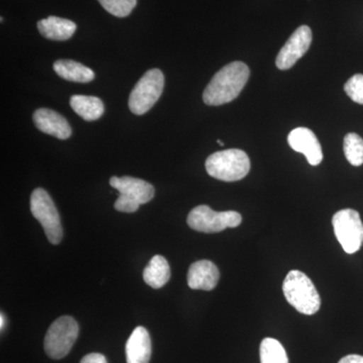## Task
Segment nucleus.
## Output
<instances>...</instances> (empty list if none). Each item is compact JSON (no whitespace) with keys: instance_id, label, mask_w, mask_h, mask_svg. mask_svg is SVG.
Listing matches in <instances>:
<instances>
[{"instance_id":"nucleus-1","label":"nucleus","mask_w":363,"mask_h":363,"mask_svg":"<svg viewBox=\"0 0 363 363\" xmlns=\"http://www.w3.org/2000/svg\"><path fill=\"white\" fill-rule=\"evenodd\" d=\"M250 72L243 62H233L217 72L203 93V101L210 106L229 104L247 85Z\"/></svg>"},{"instance_id":"nucleus-2","label":"nucleus","mask_w":363,"mask_h":363,"mask_svg":"<svg viewBox=\"0 0 363 363\" xmlns=\"http://www.w3.org/2000/svg\"><path fill=\"white\" fill-rule=\"evenodd\" d=\"M283 292L289 304L301 314L314 315L321 307L316 286L304 272L294 269L286 274Z\"/></svg>"},{"instance_id":"nucleus-3","label":"nucleus","mask_w":363,"mask_h":363,"mask_svg":"<svg viewBox=\"0 0 363 363\" xmlns=\"http://www.w3.org/2000/svg\"><path fill=\"white\" fill-rule=\"evenodd\" d=\"M207 173L212 178L224 182L242 180L250 169L247 152L238 149L220 150L208 157L205 162Z\"/></svg>"},{"instance_id":"nucleus-4","label":"nucleus","mask_w":363,"mask_h":363,"mask_svg":"<svg viewBox=\"0 0 363 363\" xmlns=\"http://www.w3.org/2000/svg\"><path fill=\"white\" fill-rule=\"evenodd\" d=\"M111 187L119 192L114 208L123 213L138 211L140 205L147 204L154 198L155 188L152 184L133 177H112Z\"/></svg>"},{"instance_id":"nucleus-5","label":"nucleus","mask_w":363,"mask_h":363,"mask_svg":"<svg viewBox=\"0 0 363 363\" xmlns=\"http://www.w3.org/2000/svg\"><path fill=\"white\" fill-rule=\"evenodd\" d=\"M30 211L44 229L48 240L59 245L63 238L61 218L51 196L43 188L33 190L30 196Z\"/></svg>"},{"instance_id":"nucleus-6","label":"nucleus","mask_w":363,"mask_h":363,"mask_svg":"<svg viewBox=\"0 0 363 363\" xmlns=\"http://www.w3.org/2000/svg\"><path fill=\"white\" fill-rule=\"evenodd\" d=\"M164 74L159 69L145 72L131 91L128 106L136 116L147 113L157 104L164 91Z\"/></svg>"},{"instance_id":"nucleus-7","label":"nucleus","mask_w":363,"mask_h":363,"mask_svg":"<svg viewBox=\"0 0 363 363\" xmlns=\"http://www.w3.org/2000/svg\"><path fill=\"white\" fill-rule=\"evenodd\" d=\"M78 335L79 325L73 317L58 318L45 334L44 347L48 357L57 360L67 357Z\"/></svg>"},{"instance_id":"nucleus-8","label":"nucleus","mask_w":363,"mask_h":363,"mask_svg":"<svg viewBox=\"0 0 363 363\" xmlns=\"http://www.w3.org/2000/svg\"><path fill=\"white\" fill-rule=\"evenodd\" d=\"M242 217L236 211L216 212L207 205H200L191 210L187 223L198 233H217L226 228L240 226Z\"/></svg>"},{"instance_id":"nucleus-9","label":"nucleus","mask_w":363,"mask_h":363,"mask_svg":"<svg viewBox=\"0 0 363 363\" xmlns=\"http://www.w3.org/2000/svg\"><path fill=\"white\" fill-rule=\"evenodd\" d=\"M336 238L344 252L352 255L363 245V223L360 215L353 209H342L332 218Z\"/></svg>"},{"instance_id":"nucleus-10","label":"nucleus","mask_w":363,"mask_h":363,"mask_svg":"<svg viewBox=\"0 0 363 363\" xmlns=\"http://www.w3.org/2000/svg\"><path fill=\"white\" fill-rule=\"evenodd\" d=\"M312 30L308 26L298 28L290 39L281 48L276 60V65L279 70L285 71L292 68L309 50L312 44Z\"/></svg>"},{"instance_id":"nucleus-11","label":"nucleus","mask_w":363,"mask_h":363,"mask_svg":"<svg viewBox=\"0 0 363 363\" xmlns=\"http://www.w3.org/2000/svg\"><path fill=\"white\" fill-rule=\"evenodd\" d=\"M288 143L295 152L305 155L311 166L321 164L323 160L321 145L316 135L309 128H295L288 135Z\"/></svg>"},{"instance_id":"nucleus-12","label":"nucleus","mask_w":363,"mask_h":363,"mask_svg":"<svg viewBox=\"0 0 363 363\" xmlns=\"http://www.w3.org/2000/svg\"><path fill=\"white\" fill-rule=\"evenodd\" d=\"M33 119L38 130L59 140H67L72 135L70 124L65 117L52 109H38L33 113Z\"/></svg>"},{"instance_id":"nucleus-13","label":"nucleus","mask_w":363,"mask_h":363,"mask_svg":"<svg viewBox=\"0 0 363 363\" xmlns=\"http://www.w3.org/2000/svg\"><path fill=\"white\" fill-rule=\"evenodd\" d=\"M220 272L210 260H198L188 271V286L192 290L212 291L218 284Z\"/></svg>"},{"instance_id":"nucleus-14","label":"nucleus","mask_w":363,"mask_h":363,"mask_svg":"<svg viewBox=\"0 0 363 363\" xmlns=\"http://www.w3.org/2000/svg\"><path fill=\"white\" fill-rule=\"evenodd\" d=\"M128 363H149L152 355V341L147 329L136 327L125 345Z\"/></svg>"},{"instance_id":"nucleus-15","label":"nucleus","mask_w":363,"mask_h":363,"mask_svg":"<svg viewBox=\"0 0 363 363\" xmlns=\"http://www.w3.org/2000/svg\"><path fill=\"white\" fill-rule=\"evenodd\" d=\"M38 28L43 37L52 40H67L77 30V26L74 21L58 16H49L48 18L38 23Z\"/></svg>"},{"instance_id":"nucleus-16","label":"nucleus","mask_w":363,"mask_h":363,"mask_svg":"<svg viewBox=\"0 0 363 363\" xmlns=\"http://www.w3.org/2000/svg\"><path fill=\"white\" fill-rule=\"evenodd\" d=\"M52 68L60 77L71 82L88 83L95 78L93 70L73 60H59Z\"/></svg>"},{"instance_id":"nucleus-17","label":"nucleus","mask_w":363,"mask_h":363,"mask_svg":"<svg viewBox=\"0 0 363 363\" xmlns=\"http://www.w3.org/2000/svg\"><path fill=\"white\" fill-rule=\"evenodd\" d=\"M171 278L169 262L162 255H155L143 271V281L152 289H161Z\"/></svg>"},{"instance_id":"nucleus-18","label":"nucleus","mask_w":363,"mask_h":363,"mask_svg":"<svg viewBox=\"0 0 363 363\" xmlns=\"http://www.w3.org/2000/svg\"><path fill=\"white\" fill-rule=\"evenodd\" d=\"M70 105L79 116L87 121H97L104 113V102L98 97L73 95Z\"/></svg>"},{"instance_id":"nucleus-19","label":"nucleus","mask_w":363,"mask_h":363,"mask_svg":"<svg viewBox=\"0 0 363 363\" xmlns=\"http://www.w3.org/2000/svg\"><path fill=\"white\" fill-rule=\"evenodd\" d=\"M259 355L262 363H289L286 350L277 339L264 338L260 343Z\"/></svg>"},{"instance_id":"nucleus-20","label":"nucleus","mask_w":363,"mask_h":363,"mask_svg":"<svg viewBox=\"0 0 363 363\" xmlns=\"http://www.w3.org/2000/svg\"><path fill=\"white\" fill-rule=\"evenodd\" d=\"M344 155L352 166L359 167L363 164V140L357 133H348L344 138Z\"/></svg>"},{"instance_id":"nucleus-21","label":"nucleus","mask_w":363,"mask_h":363,"mask_svg":"<svg viewBox=\"0 0 363 363\" xmlns=\"http://www.w3.org/2000/svg\"><path fill=\"white\" fill-rule=\"evenodd\" d=\"M105 11L117 18H125L135 9L138 0H98Z\"/></svg>"},{"instance_id":"nucleus-22","label":"nucleus","mask_w":363,"mask_h":363,"mask_svg":"<svg viewBox=\"0 0 363 363\" xmlns=\"http://www.w3.org/2000/svg\"><path fill=\"white\" fill-rule=\"evenodd\" d=\"M344 91L355 104L363 105V75L352 76L344 85Z\"/></svg>"},{"instance_id":"nucleus-23","label":"nucleus","mask_w":363,"mask_h":363,"mask_svg":"<svg viewBox=\"0 0 363 363\" xmlns=\"http://www.w3.org/2000/svg\"><path fill=\"white\" fill-rule=\"evenodd\" d=\"M80 363H108L106 357L100 353H90L82 358Z\"/></svg>"},{"instance_id":"nucleus-24","label":"nucleus","mask_w":363,"mask_h":363,"mask_svg":"<svg viewBox=\"0 0 363 363\" xmlns=\"http://www.w3.org/2000/svg\"><path fill=\"white\" fill-rule=\"evenodd\" d=\"M338 363H363V357L357 354L347 355Z\"/></svg>"},{"instance_id":"nucleus-25","label":"nucleus","mask_w":363,"mask_h":363,"mask_svg":"<svg viewBox=\"0 0 363 363\" xmlns=\"http://www.w3.org/2000/svg\"><path fill=\"white\" fill-rule=\"evenodd\" d=\"M4 326H6V316H4V313H1V316H0V328H1V330H4Z\"/></svg>"},{"instance_id":"nucleus-26","label":"nucleus","mask_w":363,"mask_h":363,"mask_svg":"<svg viewBox=\"0 0 363 363\" xmlns=\"http://www.w3.org/2000/svg\"><path fill=\"white\" fill-rule=\"evenodd\" d=\"M217 143H219V145H224V143H223V142H221V140H217Z\"/></svg>"}]
</instances>
